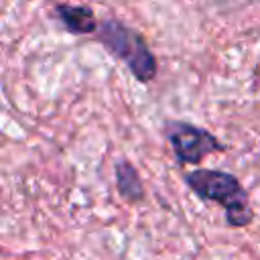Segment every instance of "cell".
<instances>
[{
	"label": "cell",
	"instance_id": "cell-1",
	"mask_svg": "<svg viewBox=\"0 0 260 260\" xmlns=\"http://www.w3.org/2000/svg\"><path fill=\"white\" fill-rule=\"evenodd\" d=\"M185 183L197 197L221 205L225 221L232 228H244L252 221L248 193L234 175L215 169H197L185 175Z\"/></svg>",
	"mask_w": 260,
	"mask_h": 260
},
{
	"label": "cell",
	"instance_id": "cell-2",
	"mask_svg": "<svg viewBox=\"0 0 260 260\" xmlns=\"http://www.w3.org/2000/svg\"><path fill=\"white\" fill-rule=\"evenodd\" d=\"M95 39L116 59L124 61L140 83H148L156 77V57L148 49L146 39L136 28L124 24L116 16H108L98 22Z\"/></svg>",
	"mask_w": 260,
	"mask_h": 260
},
{
	"label": "cell",
	"instance_id": "cell-3",
	"mask_svg": "<svg viewBox=\"0 0 260 260\" xmlns=\"http://www.w3.org/2000/svg\"><path fill=\"white\" fill-rule=\"evenodd\" d=\"M165 136L181 165H197L207 154L223 150V144L209 130L181 120H169L165 124Z\"/></svg>",
	"mask_w": 260,
	"mask_h": 260
},
{
	"label": "cell",
	"instance_id": "cell-4",
	"mask_svg": "<svg viewBox=\"0 0 260 260\" xmlns=\"http://www.w3.org/2000/svg\"><path fill=\"white\" fill-rule=\"evenodd\" d=\"M57 18L71 35H95L98 18L93 10L85 4H57Z\"/></svg>",
	"mask_w": 260,
	"mask_h": 260
},
{
	"label": "cell",
	"instance_id": "cell-5",
	"mask_svg": "<svg viewBox=\"0 0 260 260\" xmlns=\"http://www.w3.org/2000/svg\"><path fill=\"white\" fill-rule=\"evenodd\" d=\"M114 175H116V187H118V193L124 201H130V203H140L144 199V185H142V179L136 171V167L126 160V158H120L116 165H114Z\"/></svg>",
	"mask_w": 260,
	"mask_h": 260
}]
</instances>
